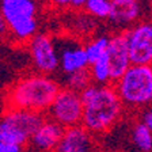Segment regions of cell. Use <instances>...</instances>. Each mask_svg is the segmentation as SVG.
Wrapping results in <instances>:
<instances>
[{"instance_id":"obj_1","label":"cell","mask_w":152,"mask_h":152,"mask_svg":"<svg viewBox=\"0 0 152 152\" xmlns=\"http://www.w3.org/2000/svg\"><path fill=\"white\" fill-rule=\"evenodd\" d=\"M83 101L82 125L92 134H103L121 120L124 106L113 84L88 86L80 92Z\"/></svg>"},{"instance_id":"obj_2","label":"cell","mask_w":152,"mask_h":152,"mask_svg":"<svg viewBox=\"0 0 152 152\" xmlns=\"http://www.w3.org/2000/svg\"><path fill=\"white\" fill-rule=\"evenodd\" d=\"M58 82L42 73L20 76L6 90L3 96L6 109H19L35 113H46L60 92Z\"/></svg>"},{"instance_id":"obj_3","label":"cell","mask_w":152,"mask_h":152,"mask_svg":"<svg viewBox=\"0 0 152 152\" xmlns=\"http://www.w3.org/2000/svg\"><path fill=\"white\" fill-rule=\"evenodd\" d=\"M113 86L125 107H148L152 104V65L132 64Z\"/></svg>"},{"instance_id":"obj_4","label":"cell","mask_w":152,"mask_h":152,"mask_svg":"<svg viewBox=\"0 0 152 152\" xmlns=\"http://www.w3.org/2000/svg\"><path fill=\"white\" fill-rule=\"evenodd\" d=\"M3 14L14 41L27 44L38 34V3L37 0H1Z\"/></svg>"},{"instance_id":"obj_5","label":"cell","mask_w":152,"mask_h":152,"mask_svg":"<svg viewBox=\"0 0 152 152\" xmlns=\"http://www.w3.org/2000/svg\"><path fill=\"white\" fill-rule=\"evenodd\" d=\"M83 101L80 92L69 88H61L52 106L46 111L48 118L60 124L63 128H72L82 125L83 120Z\"/></svg>"},{"instance_id":"obj_6","label":"cell","mask_w":152,"mask_h":152,"mask_svg":"<svg viewBox=\"0 0 152 152\" xmlns=\"http://www.w3.org/2000/svg\"><path fill=\"white\" fill-rule=\"evenodd\" d=\"M27 45L35 72L50 76L60 69L58 49L49 34L38 33L27 42Z\"/></svg>"},{"instance_id":"obj_7","label":"cell","mask_w":152,"mask_h":152,"mask_svg":"<svg viewBox=\"0 0 152 152\" xmlns=\"http://www.w3.org/2000/svg\"><path fill=\"white\" fill-rule=\"evenodd\" d=\"M133 65H152V20H144L124 30Z\"/></svg>"},{"instance_id":"obj_8","label":"cell","mask_w":152,"mask_h":152,"mask_svg":"<svg viewBox=\"0 0 152 152\" xmlns=\"http://www.w3.org/2000/svg\"><path fill=\"white\" fill-rule=\"evenodd\" d=\"M107 58L111 69V83L114 84L132 65L125 31H120L110 35Z\"/></svg>"},{"instance_id":"obj_9","label":"cell","mask_w":152,"mask_h":152,"mask_svg":"<svg viewBox=\"0 0 152 152\" xmlns=\"http://www.w3.org/2000/svg\"><path fill=\"white\" fill-rule=\"evenodd\" d=\"M54 152H99L95 134L83 125L66 128Z\"/></svg>"},{"instance_id":"obj_10","label":"cell","mask_w":152,"mask_h":152,"mask_svg":"<svg viewBox=\"0 0 152 152\" xmlns=\"http://www.w3.org/2000/svg\"><path fill=\"white\" fill-rule=\"evenodd\" d=\"M64 130L65 128H63L60 124L54 122L50 118H46L45 122L30 137L31 145L41 152H54L58 142L63 139Z\"/></svg>"},{"instance_id":"obj_11","label":"cell","mask_w":152,"mask_h":152,"mask_svg":"<svg viewBox=\"0 0 152 152\" xmlns=\"http://www.w3.org/2000/svg\"><path fill=\"white\" fill-rule=\"evenodd\" d=\"M57 49L60 57V69L64 75L88 69L90 63L84 50V45H80L77 42H69L65 46L57 48Z\"/></svg>"},{"instance_id":"obj_12","label":"cell","mask_w":152,"mask_h":152,"mask_svg":"<svg viewBox=\"0 0 152 152\" xmlns=\"http://www.w3.org/2000/svg\"><path fill=\"white\" fill-rule=\"evenodd\" d=\"M1 118L12 124L14 126L20 129L23 133H26L28 137H31L35 133V130L45 122L46 117L42 113L28 110H19V109H6Z\"/></svg>"},{"instance_id":"obj_13","label":"cell","mask_w":152,"mask_h":152,"mask_svg":"<svg viewBox=\"0 0 152 152\" xmlns=\"http://www.w3.org/2000/svg\"><path fill=\"white\" fill-rule=\"evenodd\" d=\"M140 12H141V7L139 1L130 4H124V6H114L111 15L109 18L113 25L122 26V25H132L139 19Z\"/></svg>"},{"instance_id":"obj_14","label":"cell","mask_w":152,"mask_h":152,"mask_svg":"<svg viewBox=\"0 0 152 152\" xmlns=\"http://www.w3.org/2000/svg\"><path fill=\"white\" fill-rule=\"evenodd\" d=\"M109 42H110V35H94L88 38L87 41H84L83 45H84V50L90 65L103 58L107 54Z\"/></svg>"},{"instance_id":"obj_15","label":"cell","mask_w":152,"mask_h":152,"mask_svg":"<svg viewBox=\"0 0 152 152\" xmlns=\"http://www.w3.org/2000/svg\"><path fill=\"white\" fill-rule=\"evenodd\" d=\"M0 141L19 144V145L25 147L30 141V137L26 133H23L20 129L14 126L12 124H10L8 121L0 117Z\"/></svg>"},{"instance_id":"obj_16","label":"cell","mask_w":152,"mask_h":152,"mask_svg":"<svg viewBox=\"0 0 152 152\" xmlns=\"http://www.w3.org/2000/svg\"><path fill=\"white\" fill-rule=\"evenodd\" d=\"M90 75L94 84H113L111 83V69H110V64H109L107 54L98 60L96 63L91 64L88 66Z\"/></svg>"},{"instance_id":"obj_17","label":"cell","mask_w":152,"mask_h":152,"mask_svg":"<svg viewBox=\"0 0 152 152\" xmlns=\"http://www.w3.org/2000/svg\"><path fill=\"white\" fill-rule=\"evenodd\" d=\"M132 140L137 149L142 152L152 151V130L142 122H137L132 130Z\"/></svg>"},{"instance_id":"obj_18","label":"cell","mask_w":152,"mask_h":152,"mask_svg":"<svg viewBox=\"0 0 152 152\" xmlns=\"http://www.w3.org/2000/svg\"><path fill=\"white\" fill-rule=\"evenodd\" d=\"M91 84H92V79L88 69H83L79 71V72L65 75V79H64V87L76 92H82L83 90H86Z\"/></svg>"},{"instance_id":"obj_19","label":"cell","mask_w":152,"mask_h":152,"mask_svg":"<svg viewBox=\"0 0 152 152\" xmlns=\"http://www.w3.org/2000/svg\"><path fill=\"white\" fill-rule=\"evenodd\" d=\"M113 7L114 4L111 0H87L83 11H86L95 19H107L109 20Z\"/></svg>"},{"instance_id":"obj_20","label":"cell","mask_w":152,"mask_h":152,"mask_svg":"<svg viewBox=\"0 0 152 152\" xmlns=\"http://www.w3.org/2000/svg\"><path fill=\"white\" fill-rule=\"evenodd\" d=\"M72 26L75 30V34L82 35H91L96 28V19L83 11V12H76L73 16Z\"/></svg>"},{"instance_id":"obj_21","label":"cell","mask_w":152,"mask_h":152,"mask_svg":"<svg viewBox=\"0 0 152 152\" xmlns=\"http://www.w3.org/2000/svg\"><path fill=\"white\" fill-rule=\"evenodd\" d=\"M0 152H23V145L0 141Z\"/></svg>"},{"instance_id":"obj_22","label":"cell","mask_w":152,"mask_h":152,"mask_svg":"<svg viewBox=\"0 0 152 152\" xmlns=\"http://www.w3.org/2000/svg\"><path fill=\"white\" fill-rule=\"evenodd\" d=\"M141 122L152 130V104H151V106H148V107H145V110L142 111V114H141Z\"/></svg>"},{"instance_id":"obj_23","label":"cell","mask_w":152,"mask_h":152,"mask_svg":"<svg viewBox=\"0 0 152 152\" xmlns=\"http://www.w3.org/2000/svg\"><path fill=\"white\" fill-rule=\"evenodd\" d=\"M48 3L52 7H54V8L65 10V8H71L72 0H48Z\"/></svg>"},{"instance_id":"obj_24","label":"cell","mask_w":152,"mask_h":152,"mask_svg":"<svg viewBox=\"0 0 152 152\" xmlns=\"http://www.w3.org/2000/svg\"><path fill=\"white\" fill-rule=\"evenodd\" d=\"M10 35V30H8V26H7V22L4 19L3 14L0 11V39H4Z\"/></svg>"},{"instance_id":"obj_25","label":"cell","mask_w":152,"mask_h":152,"mask_svg":"<svg viewBox=\"0 0 152 152\" xmlns=\"http://www.w3.org/2000/svg\"><path fill=\"white\" fill-rule=\"evenodd\" d=\"M114 6H124V4H130L134 3V1H139V0H111Z\"/></svg>"},{"instance_id":"obj_26","label":"cell","mask_w":152,"mask_h":152,"mask_svg":"<svg viewBox=\"0 0 152 152\" xmlns=\"http://www.w3.org/2000/svg\"><path fill=\"white\" fill-rule=\"evenodd\" d=\"M0 1H1V0H0Z\"/></svg>"}]
</instances>
